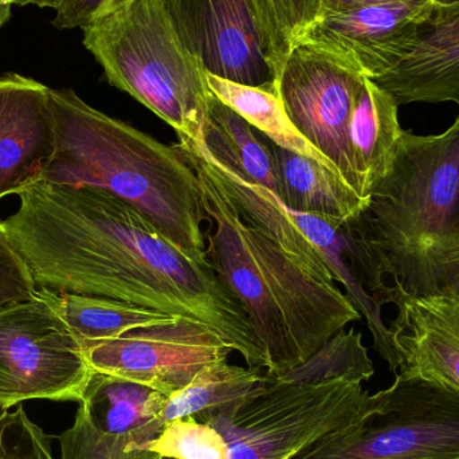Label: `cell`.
Instances as JSON below:
<instances>
[{"instance_id":"obj_1","label":"cell","mask_w":459,"mask_h":459,"mask_svg":"<svg viewBox=\"0 0 459 459\" xmlns=\"http://www.w3.org/2000/svg\"><path fill=\"white\" fill-rule=\"evenodd\" d=\"M3 221L38 289L107 297L217 332L250 368L266 355L237 297L126 202L93 186L40 180Z\"/></svg>"},{"instance_id":"obj_2","label":"cell","mask_w":459,"mask_h":459,"mask_svg":"<svg viewBox=\"0 0 459 459\" xmlns=\"http://www.w3.org/2000/svg\"><path fill=\"white\" fill-rule=\"evenodd\" d=\"M183 158L198 177L212 225L207 261L242 305L266 355L267 375L280 377L299 366L348 324L360 320L333 278L310 269L245 222L209 175Z\"/></svg>"},{"instance_id":"obj_3","label":"cell","mask_w":459,"mask_h":459,"mask_svg":"<svg viewBox=\"0 0 459 459\" xmlns=\"http://www.w3.org/2000/svg\"><path fill=\"white\" fill-rule=\"evenodd\" d=\"M48 105L56 150L42 180L107 191L191 258L207 262L198 177L177 145L94 109L72 89L48 88Z\"/></svg>"},{"instance_id":"obj_4","label":"cell","mask_w":459,"mask_h":459,"mask_svg":"<svg viewBox=\"0 0 459 459\" xmlns=\"http://www.w3.org/2000/svg\"><path fill=\"white\" fill-rule=\"evenodd\" d=\"M351 221L395 288L459 301V115L446 132L403 131L387 174Z\"/></svg>"},{"instance_id":"obj_5","label":"cell","mask_w":459,"mask_h":459,"mask_svg":"<svg viewBox=\"0 0 459 459\" xmlns=\"http://www.w3.org/2000/svg\"><path fill=\"white\" fill-rule=\"evenodd\" d=\"M82 31L110 85L166 121L179 140L204 142L212 96L206 70L180 39L164 0H126Z\"/></svg>"},{"instance_id":"obj_6","label":"cell","mask_w":459,"mask_h":459,"mask_svg":"<svg viewBox=\"0 0 459 459\" xmlns=\"http://www.w3.org/2000/svg\"><path fill=\"white\" fill-rule=\"evenodd\" d=\"M293 459H459V391L410 371Z\"/></svg>"},{"instance_id":"obj_7","label":"cell","mask_w":459,"mask_h":459,"mask_svg":"<svg viewBox=\"0 0 459 459\" xmlns=\"http://www.w3.org/2000/svg\"><path fill=\"white\" fill-rule=\"evenodd\" d=\"M368 395L344 379L299 385L267 375L264 387L199 422L223 437L229 459H293L352 423Z\"/></svg>"},{"instance_id":"obj_8","label":"cell","mask_w":459,"mask_h":459,"mask_svg":"<svg viewBox=\"0 0 459 459\" xmlns=\"http://www.w3.org/2000/svg\"><path fill=\"white\" fill-rule=\"evenodd\" d=\"M91 372L82 342L39 291L0 310V409L80 402Z\"/></svg>"},{"instance_id":"obj_9","label":"cell","mask_w":459,"mask_h":459,"mask_svg":"<svg viewBox=\"0 0 459 459\" xmlns=\"http://www.w3.org/2000/svg\"><path fill=\"white\" fill-rule=\"evenodd\" d=\"M364 78L329 54L302 43L291 51L277 80L281 101L297 131L336 167L361 198L350 126Z\"/></svg>"},{"instance_id":"obj_10","label":"cell","mask_w":459,"mask_h":459,"mask_svg":"<svg viewBox=\"0 0 459 459\" xmlns=\"http://www.w3.org/2000/svg\"><path fill=\"white\" fill-rule=\"evenodd\" d=\"M83 350L93 371L147 385L167 398L234 352L217 332L185 317L91 342Z\"/></svg>"},{"instance_id":"obj_11","label":"cell","mask_w":459,"mask_h":459,"mask_svg":"<svg viewBox=\"0 0 459 459\" xmlns=\"http://www.w3.org/2000/svg\"><path fill=\"white\" fill-rule=\"evenodd\" d=\"M167 396L147 385L91 372L74 425L56 437L59 459H155Z\"/></svg>"},{"instance_id":"obj_12","label":"cell","mask_w":459,"mask_h":459,"mask_svg":"<svg viewBox=\"0 0 459 459\" xmlns=\"http://www.w3.org/2000/svg\"><path fill=\"white\" fill-rule=\"evenodd\" d=\"M436 8L434 0H395L328 13L299 45L318 48L374 81L414 50Z\"/></svg>"},{"instance_id":"obj_13","label":"cell","mask_w":459,"mask_h":459,"mask_svg":"<svg viewBox=\"0 0 459 459\" xmlns=\"http://www.w3.org/2000/svg\"><path fill=\"white\" fill-rule=\"evenodd\" d=\"M164 3L180 39L206 73L240 85H277L262 51L253 0Z\"/></svg>"},{"instance_id":"obj_14","label":"cell","mask_w":459,"mask_h":459,"mask_svg":"<svg viewBox=\"0 0 459 459\" xmlns=\"http://www.w3.org/2000/svg\"><path fill=\"white\" fill-rule=\"evenodd\" d=\"M286 210L291 222L318 251L334 282L342 283L353 307L366 318L377 352L387 361L391 371H399V332L385 325L382 317V307L395 304L398 290L387 285V274L377 254L351 221Z\"/></svg>"},{"instance_id":"obj_15","label":"cell","mask_w":459,"mask_h":459,"mask_svg":"<svg viewBox=\"0 0 459 459\" xmlns=\"http://www.w3.org/2000/svg\"><path fill=\"white\" fill-rule=\"evenodd\" d=\"M56 150L48 86L16 73L0 77V201L40 182Z\"/></svg>"},{"instance_id":"obj_16","label":"cell","mask_w":459,"mask_h":459,"mask_svg":"<svg viewBox=\"0 0 459 459\" xmlns=\"http://www.w3.org/2000/svg\"><path fill=\"white\" fill-rule=\"evenodd\" d=\"M374 82L399 107L414 102L459 105V3L437 4L414 50Z\"/></svg>"},{"instance_id":"obj_17","label":"cell","mask_w":459,"mask_h":459,"mask_svg":"<svg viewBox=\"0 0 459 459\" xmlns=\"http://www.w3.org/2000/svg\"><path fill=\"white\" fill-rule=\"evenodd\" d=\"M398 290V289H396ZM401 367L459 391V301L449 296L409 297L398 290Z\"/></svg>"},{"instance_id":"obj_18","label":"cell","mask_w":459,"mask_h":459,"mask_svg":"<svg viewBox=\"0 0 459 459\" xmlns=\"http://www.w3.org/2000/svg\"><path fill=\"white\" fill-rule=\"evenodd\" d=\"M261 137L272 153L277 196L283 206L342 221L355 220L363 212L368 199L361 198L336 171Z\"/></svg>"},{"instance_id":"obj_19","label":"cell","mask_w":459,"mask_h":459,"mask_svg":"<svg viewBox=\"0 0 459 459\" xmlns=\"http://www.w3.org/2000/svg\"><path fill=\"white\" fill-rule=\"evenodd\" d=\"M399 105L388 91L364 78L350 126L353 164L363 198L387 174L404 129L399 123Z\"/></svg>"},{"instance_id":"obj_20","label":"cell","mask_w":459,"mask_h":459,"mask_svg":"<svg viewBox=\"0 0 459 459\" xmlns=\"http://www.w3.org/2000/svg\"><path fill=\"white\" fill-rule=\"evenodd\" d=\"M82 345L116 339L134 329L177 321V316L107 297L38 289Z\"/></svg>"},{"instance_id":"obj_21","label":"cell","mask_w":459,"mask_h":459,"mask_svg":"<svg viewBox=\"0 0 459 459\" xmlns=\"http://www.w3.org/2000/svg\"><path fill=\"white\" fill-rule=\"evenodd\" d=\"M204 143L221 163L277 195L274 163L261 134L214 94L210 97Z\"/></svg>"},{"instance_id":"obj_22","label":"cell","mask_w":459,"mask_h":459,"mask_svg":"<svg viewBox=\"0 0 459 459\" xmlns=\"http://www.w3.org/2000/svg\"><path fill=\"white\" fill-rule=\"evenodd\" d=\"M206 78L212 93L245 118L256 132L272 140L274 144L307 156L340 175L336 167L297 131L283 108L275 83L266 86L240 85L210 73H206Z\"/></svg>"},{"instance_id":"obj_23","label":"cell","mask_w":459,"mask_h":459,"mask_svg":"<svg viewBox=\"0 0 459 459\" xmlns=\"http://www.w3.org/2000/svg\"><path fill=\"white\" fill-rule=\"evenodd\" d=\"M267 382L262 369L243 368L229 361L204 368L187 387L167 399L160 420L164 423L183 418L202 420L212 412L232 406L250 396Z\"/></svg>"},{"instance_id":"obj_24","label":"cell","mask_w":459,"mask_h":459,"mask_svg":"<svg viewBox=\"0 0 459 459\" xmlns=\"http://www.w3.org/2000/svg\"><path fill=\"white\" fill-rule=\"evenodd\" d=\"M253 5L262 51L277 82L291 51L321 18V0H253Z\"/></svg>"},{"instance_id":"obj_25","label":"cell","mask_w":459,"mask_h":459,"mask_svg":"<svg viewBox=\"0 0 459 459\" xmlns=\"http://www.w3.org/2000/svg\"><path fill=\"white\" fill-rule=\"evenodd\" d=\"M374 363L368 350L363 344L360 332L355 329L342 331L325 342L315 355L278 379L282 382L324 383L344 379L352 383H363L374 377Z\"/></svg>"},{"instance_id":"obj_26","label":"cell","mask_w":459,"mask_h":459,"mask_svg":"<svg viewBox=\"0 0 459 459\" xmlns=\"http://www.w3.org/2000/svg\"><path fill=\"white\" fill-rule=\"evenodd\" d=\"M150 452L171 459H229L223 437L191 417L167 423Z\"/></svg>"},{"instance_id":"obj_27","label":"cell","mask_w":459,"mask_h":459,"mask_svg":"<svg viewBox=\"0 0 459 459\" xmlns=\"http://www.w3.org/2000/svg\"><path fill=\"white\" fill-rule=\"evenodd\" d=\"M51 439L22 407L0 409V459H56Z\"/></svg>"},{"instance_id":"obj_28","label":"cell","mask_w":459,"mask_h":459,"mask_svg":"<svg viewBox=\"0 0 459 459\" xmlns=\"http://www.w3.org/2000/svg\"><path fill=\"white\" fill-rule=\"evenodd\" d=\"M37 291L26 262L0 222V310L34 299Z\"/></svg>"},{"instance_id":"obj_29","label":"cell","mask_w":459,"mask_h":459,"mask_svg":"<svg viewBox=\"0 0 459 459\" xmlns=\"http://www.w3.org/2000/svg\"><path fill=\"white\" fill-rule=\"evenodd\" d=\"M126 0H42L38 7L56 11L51 24L58 30L81 29L115 10Z\"/></svg>"},{"instance_id":"obj_30","label":"cell","mask_w":459,"mask_h":459,"mask_svg":"<svg viewBox=\"0 0 459 459\" xmlns=\"http://www.w3.org/2000/svg\"><path fill=\"white\" fill-rule=\"evenodd\" d=\"M387 2L395 0H321V16Z\"/></svg>"},{"instance_id":"obj_31","label":"cell","mask_w":459,"mask_h":459,"mask_svg":"<svg viewBox=\"0 0 459 459\" xmlns=\"http://www.w3.org/2000/svg\"><path fill=\"white\" fill-rule=\"evenodd\" d=\"M13 4L15 0H0V29L10 21Z\"/></svg>"},{"instance_id":"obj_32","label":"cell","mask_w":459,"mask_h":459,"mask_svg":"<svg viewBox=\"0 0 459 459\" xmlns=\"http://www.w3.org/2000/svg\"><path fill=\"white\" fill-rule=\"evenodd\" d=\"M42 2V0H15V4L22 5H29V4H34V5H39V3Z\"/></svg>"},{"instance_id":"obj_33","label":"cell","mask_w":459,"mask_h":459,"mask_svg":"<svg viewBox=\"0 0 459 459\" xmlns=\"http://www.w3.org/2000/svg\"><path fill=\"white\" fill-rule=\"evenodd\" d=\"M437 4L447 5V4H455V3H459V0H434Z\"/></svg>"},{"instance_id":"obj_34","label":"cell","mask_w":459,"mask_h":459,"mask_svg":"<svg viewBox=\"0 0 459 459\" xmlns=\"http://www.w3.org/2000/svg\"><path fill=\"white\" fill-rule=\"evenodd\" d=\"M155 459H171V458H164V457H160V455H158V457H156Z\"/></svg>"}]
</instances>
